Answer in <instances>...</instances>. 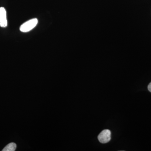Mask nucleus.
Returning <instances> with one entry per match:
<instances>
[{
    "instance_id": "1",
    "label": "nucleus",
    "mask_w": 151,
    "mask_h": 151,
    "mask_svg": "<svg viewBox=\"0 0 151 151\" xmlns=\"http://www.w3.org/2000/svg\"><path fill=\"white\" fill-rule=\"evenodd\" d=\"M37 23V19H32L22 24L20 27V30L22 32H28L35 27Z\"/></svg>"
},
{
    "instance_id": "2",
    "label": "nucleus",
    "mask_w": 151,
    "mask_h": 151,
    "mask_svg": "<svg viewBox=\"0 0 151 151\" xmlns=\"http://www.w3.org/2000/svg\"><path fill=\"white\" fill-rule=\"evenodd\" d=\"M111 131L105 129L102 131L98 136L99 142L102 144H106L109 142L111 140Z\"/></svg>"
},
{
    "instance_id": "3",
    "label": "nucleus",
    "mask_w": 151,
    "mask_h": 151,
    "mask_svg": "<svg viewBox=\"0 0 151 151\" xmlns=\"http://www.w3.org/2000/svg\"><path fill=\"white\" fill-rule=\"evenodd\" d=\"M7 26L6 19V12L4 7L0 8V26L6 27Z\"/></svg>"
},
{
    "instance_id": "4",
    "label": "nucleus",
    "mask_w": 151,
    "mask_h": 151,
    "mask_svg": "<svg viewBox=\"0 0 151 151\" xmlns=\"http://www.w3.org/2000/svg\"><path fill=\"white\" fill-rule=\"evenodd\" d=\"M17 148V145L15 143H11L6 146L2 150L3 151H14Z\"/></svg>"
},
{
    "instance_id": "5",
    "label": "nucleus",
    "mask_w": 151,
    "mask_h": 151,
    "mask_svg": "<svg viewBox=\"0 0 151 151\" xmlns=\"http://www.w3.org/2000/svg\"><path fill=\"white\" fill-rule=\"evenodd\" d=\"M148 89L149 91L151 92V82L149 84L148 86Z\"/></svg>"
}]
</instances>
